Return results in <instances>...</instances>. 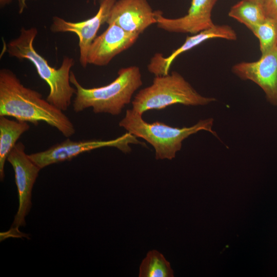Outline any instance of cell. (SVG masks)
<instances>
[{
    "label": "cell",
    "mask_w": 277,
    "mask_h": 277,
    "mask_svg": "<svg viewBox=\"0 0 277 277\" xmlns=\"http://www.w3.org/2000/svg\"><path fill=\"white\" fill-rule=\"evenodd\" d=\"M24 144L17 142L7 157L14 172L18 197V208L7 236L21 237V227L26 224L25 218L32 207V191L41 169L27 154Z\"/></svg>",
    "instance_id": "8992f818"
},
{
    "label": "cell",
    "mask_w": 277,
    "mask_h": 277,
    "mask_svg": "<svg viewBox=\"0 0 277 277\" xmlns=\"http://www.w3.org/2000/svg\"><path fill=\"white\" fill-rule=\"evenodd\" d=\"M228 15L249 30L267 18L263 5L253 0L239 1L231 7Z\"/></svg>",
    "instance_id": "9a60e30c"
},
{
    "label": "cell",
    "mask_w": 277,
    "mask_h": 277,
    "mask_svg": "<svg viewBox=\"0 0 277 277\" xmlns=\"http://www.w3.org/2000/svg\"><path fill=\"white\" fill-rule=\"evenodd\" d=\"M253 1L260 3L261 4L263 5V3L265 1V0H253Z\"/></svg>",
    "instance_id": "44dd1931"
},
{
    "label": "cell",
    "mask_w": 277,
    "mask_h": 277,
    "mask_svg": "<svg viewBox=\"0 0 277 277\" xmlns=\"http://www.w3.org/2000/svg\"><path fill=\"white\" fill-rule=\"evenodd\" d=\"M250 31L259 42L261 55L277 46V20L267 17L263 22L253 27Z\"/></svg>",
    "instance_id": "e0dca14e"
},
{
    "label": "cell",
    "mask_w": 277,
    "mask_h": 277,
    "mask_svg": "<svg viewBox=\"0 0 277 277\" xmlns=\"http://www.w3.org/2000/svg\"><path fill=\"white\" fill-rule=\"evenodd\" d=\"M232 73L243 81H250L263 91L267 101L277 107V46L253 62H241L232 67Z\"/></svg>",
    "instance_id": "ba28073f"
},
{
    "label": "cell",
    "mask_w": 277,
    "mask_h": 277,
    "mask_svg": "<svg viewBox=\"0 0 277 277\" xmlns=\"http://www.w3.org/2000/svg\"><path fill=\"white\" fill-rule=\"evenodd\" d=\"M27 0H17L18 4V13L21 14L23 12L25 8H27Z\"/></svg>",
    "instance_id": "d6986e66"
},
{
    "label": "cell",
    "mask_w": 277,
    "mask_h": 277,
    "mask_svg": "<svg viewBox=\"0 0 277 277\" xmlns=\"http://www.w3.org/2000/svg\"><path fill=\"white\" fill-rule=\"evenodd\" d=\"M117 77L110 84L96 88H86L71 71L70 81L75 89L73 110L80 112L92 108L95 113L113 115L121 113L125 105L130 103L134 93L142 85L139 67L135 66L121 68Z\"/></svg>",
    "instance_id": "3957f363"
},
{
    "label": "cell",
    "mask_w": 277,
    "mask_h": 277,
    "mask_svg": "<svg viewBox=\"0 0 277 277\" xmlns=\"http://www.w3.org/2000/svg\"><path fill=\"white\" fill-rule=\"evenodd\" d=\"M213 38L235 41L237 39V34L234 30L228 25H214L211 28L191 36H187L184 43L167 57L164 56L160 53H155L148 65V70L155 76L167 75L172 63L179 55L207 40Z\"/></svg>",
    "instance_id": "4fadbf2b"
},
{
    "label": "cell",
    "mask_w": 277,
    "mask_h": 277,
    "mask_svg": "<svg viewBox=\"0 0 277 277\" xmlns=\"http://www.w3.org/2000/svg\"><path fill=\"white\" fill-rule=\"evenodd\" d=\"M217 0H191L187 13L182 17L169 18L162 12L155 10L158 28L167 32L196 34L215 24L211 18L212 10Z\"/></svg>",
    "instance_id": "8fae6325"
},
{
    "label": "cell",
    "mask_w": 277,
    "mask_h": 277,
    "mask_svg": "<svg viewBox=\"0 0 277 277\" xmlns=\"http://www.w3.org/2000/svg\"><path fill=\"white\" fill-rule=\"evenodd\" d=\"M156 23L155 10H153L148 0H117L106 22L138 34Z\"/></svg>",
    "instance_id": "7c38bea8"
},
{
    "label": "cell",
    "mask_w": 277,
    "mask_h": 277,
    "mask_svg": "<svg viewBox=\"0 0 277 277\" xmlns=\"http://www.w3.org/2000/svg\"><path fill=\"white\" fill-rule=\"evenodd\" d=\"M37 34V30L34 27L28 29L22 27L19 35L8 44L7 51L10 56L20 60L26 59L33 64L40 77L49 86L50 91L46 100L58 109L66 111L76 92L70 81L71 69L74 61L65 56L60 68L50 66L33 47Z\"/></svg>",
    "instance_id": "7a4b0ae2"
},
{
    "label": "cell",
    "mask_w": 277,
    "mask_h": 277,
    "mask_svg": "<svg viewBox=\"0 0 277 277\" xmlns=\"http://www.w3.org/2000/svg\"><path fill=\"white\" fill-rule=\"evenodd\" d=\"M263 7L267 17L277 20V0H265Z\"/></svg>",
    "instance_id": "ac0fdd59"
},
{
    "label": "cell",
    "mask_w": 277,
    "mask_h": 277,
    "mask_svg": "<svg viewBox=\"0 0 277 277\" xmlns=\"http://www.w3.org/2000/svg\"><path fill=\"white\" fill-rule=\"evenodd\" d=\"M30 129L28 122L0 116V180L5 177L4 168L8 155L20 136Z\"/></svg>",
    "instance_id": "5bb4252c"
},
{
    "label": "cell",
    "mask_w": 277,
    "mask_h": 277,
    "mask_svg": "<svg viewBox=\"0 0 277 277\" xmlns=\"http://www.w3.org/2000/svg\"><path fill=\"white\" fill-rule=\"evenodd\" d=\"M140 34L127 32L114 23L95 37L88 53V64L98 66L108 65L117 55L131 47Z\"/></svg>",
    "instance_id": "30bf717a"
},
{
    "label": "cell",
    "mask_w": 277,
    "mask_h": 277,
    "mask_svg": "<svg viewBox=\"0 0 277 277\" xmlns=\"http://www.w3.org/2000/svg\"><path fill=\"white\" fill-rule=\"evenodd\" d=\"M117 0H100L97 12L93 17L79 22H68L54 16L50 30L53 32H73L78 37L80 62L85 68L89 47L95 38L102 25L106 23L110 12Z\"/></svg>",
    "instance_id": "9c48e42d"
},
{
    "label": "cell",
    "mask_w": 277,
    "mask_h": 277,
    "mask_svg": "<svg viewBox=\"0 0 277 277\" xmlns=\"http://www.w3.org/2000/svg\"><path fill=\"white\" fill-rule=\"evenodd\" d=\"M216 101L196 91L185 78L176 71L165 75L155 76L152 84L135 95L132 109L142 114L153 109H162L173 104L185 106H206Z\"/></svg>",
    "instance_id": "5b68a950"
},
{
    "label": "cell",
    "mask_w": 277,
    "mask_h": 277,
    "mask_svg": "<svg viewBox=\"0 0 277 277\" xmlns=\"http://www.w3.org/2000/svg\"><path fill=\"white\" fill-rule=\"evenodd\" d=\"M212 117L200 120L190 127H173L160 122L149 123L142 114L132 108L126 111L119 126L136 137H141L151 144L155 150L156 160H172L182 146L184 140L200 131H206L217 137L212 129Z\"/></svg>",
    "instance_id": "277c9868"
},
{
    "label": "cell",
    "mask_w": 277,
    "mask_h": 277,
    "mask_svg": "<svg viewBox=\"0 0 277 277\" xmlns=\"http://www.w3.org/2000/svg\"><path fill=\"white\" fill-rule=\"evenodd\" d=\"M11 2V0H0V5L1 7H4L5 5L9 4Z\"/></svg>",
    "instance_id": "ffe728a7"
},
{
    "label": "cell",
    "mask_w": 277,
    "mask_h": 277,
    "mask_svg": "<svg viewBox=\"0 0 277 277\" xmlns=\"http://www.w3.org/2000/svg\"><path fill=\"white\" fill-rule=\"evenodd\" d=\"M0 116L35 125L44 122L66 137L75 133L73 124L62 110L38 91L25 87L12 71L5 68L0 70Z\"/></svg>",
    "instance_id": "6da1fadb"
},
{
    "label": "cell",
    "mask_w": 277,
    "mask_h": 277,
    "mask_svg": "<svg viewBox=\"0 0 277 277\" xmlns=\"http://www.w3.org/2000/svg\"><path fill=\"white\" fill-rule=\"evenodd\" d=\"M140 277H172L173 272L163 255L156 250L149 251L140 268Z\"/></svg>",
    "instance_id": "2e32d148"
},
{
    "label": "cell",
    "mask_w": 277,
    "mask_h": 277,
    "mask_svg": "<svg viewBox=\"0 0 277 277\" xmlns=\"http://www.w3.org/2000/svg\"><path fill=\"white\" fill-rule=\"evenodd\" d=\"M141 144L136 137L127 132L114 140H89L73 141L69 138L55 144L48 149L28 154L30 158L41 168L65 161L71 160L84 152L93 149L113 147L124 152L130 151V144Z\"/></svg>",
    "instance_id": "52a82bcc"
},
{
    "label": "cell",
    "mask_w": 277,
    "mask_h": 277,
    "mask_svg": "<svg viewBox=\"0 0 277 277\" xmlns=\"http://www.w3.org/2000/svg\"><path fill=\"white\" fill-rule=\"evenodd\" d=\"M89 1H90V0H87V2H89ZM95 2H96V0H93V3H94V4H95Z\"/></svg>",
    "instance_id": "7402d4cb"
}]
</instances>
